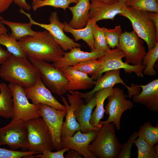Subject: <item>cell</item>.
I'll return each instance as SVG.
<instances>
[{"label": "cell", "mask_w": 158, "mask_h": 158, "mask_svg": "<svg viewBox=\"0 0 158 158\" xmlns=\"http://www.w3.org/2000/svg\"><path fill=\"white\" fill-rule=\"evenodd\" d=\"M126 97L123 90L118 87L113 88V93L107 98L108 102L104 109V113L109 116L105 121L100 120V125L113 122L116 130H120V121L123 114L133 106V103Z\"/></svg>", "instance_id": "obj_9"}, {"label": "cell", "mask_w": 158, "mask_h": 158, "mask_svg": "<svg viewBox=\"0 0 158 158\" xmlns=\"http://www.w3.org/2000/svg\"><path fill=\"white\" fill-rule=\"evenodd\" d=\"M28 58L54 63L58 62L65 52L47 30L37 31L34 35L18 40Z\"/></svg>", "instance_id": "obj_1"}, {"label": "cell", "mask_w": 158, "mask_h": 158, "mask_svg": "<svg viewBox=\"0 0 158 158\" xmlns=\"http://www.w3.org/2000/svg\"><path fill=\"white\" fill-rule=\"evenodd\" d=\"M93 35L95 50L106 52L110 49L106 42L102 28L99 27L96 23L94 27Z\"/></svg>", "instance_id": "obj_35"}, {"label": "cell", "mask_w": 158, "mask_h": 158, "mask_svg": "<svg viewBox=\"0 0 158 158\" xmlns=\"http://www.w3.org/2000/svg\"><path fill=\"white\" fill-rule=\"evenodd\" d=\"M155 150L156 153L158 155V145L157 144L156 145L154 146Z\"/></svg>", "instance_id": "obj_47"}, {"label": "cell", "mask_w": 158, "mask_h": 158, "mask_svg": "<svg viewBox=\"0 0 158 158\" xmlns=\"http://www.w3.org/2000/svg\"><path fill=\"white\" fill-rule=\"evenodd\" d=\"M26 96L32 104H46L59 110L66 111L64 105L60 103L53 95L51 91L43 84L40 78L32 86L25 89Z\"/></svg>", "instance_id": "obj_17"}, {"label": "cell", "mask_w": 158, "mask_h": 158, "mask_svg": "<svg viewBox=\"0 0 158 158\" xmlns=\"http://www.w3.org/2000/svg\"><path fill=\"white\" fill-rule=\"evenodd\" d=\"M66 94L68 101L73 109L75 116L80 127L82 133H86L90 130L98 131L100 128H95L90 124V121L93 109L96 106L95 94L86 104L77 91H69Z\"/></svg>", "instance_id": "obj_12"}, {"label": "cell", "mask_w": 158, "mask_h": 158, "mask_svg": "<svg viewBox=\"0 0 158 158\" xmlns=\"http://www.w3.org/2000/svg\"><path fill=\"white\" fill-rule=\"evenodd\" d=\"M7 29L2 24L0 25V36L3 34H6Z\"/></svg>", "instance_id": "obj_46"}, {"label": "cell", "mask_w": 158, "mask_h": 158, "mask_svg": "<svg viewBox=\"0 0 158 158\" xmlns=\"http://www.w3.org/2000/svg\"><path fill=\"white\" fill-rule=\"evenodd\" d=\"M28 59L37 70L43 84L51 92L60 96L66 93L68 81L59 69L46 61Z\"/></svg>", "instance_id": "obj_6"}, {"label": "cell", "mask_w": 158, "mask_h": 158, "mask_svg": "<svg viewBox=\"0 0 158 158\" xmlns=\"http://www.w3.org/2000/svg\"><path fill=\"white\" fill-rule=\"evenodd\" d=\"M38 0H33L32 4L36 2Z\"/></svg>", "instance_id": "obj_50"}, {"label": "cell", "mask_w": 158, "mask_h": 158, "mask_svg": "<svg viewBox=\"0 0 158 158\" xmlns=\"http://www.w3.org/2000/svg\"><path fill=\"white\" fill-rule=\"evenodd\" d=\"M142 91L138 95L133 96V102L143 105L149 111H158V79L145 85H139Z\"/></svg>", "instance_id": "obj_20"}, {"label": "cell", "mask_w": 158, "mask_h": 158, "mask_svg": "<svg viewBox=\"0 0 158 158\" xmlns=\"http://www.w3.org/2000/svg\"><path fill=\"white\" fill-rule=\"evenodd\" d=\"M0 45L5 46L7 50L14 56L22 59H28L18 41L10 35L6 34L1 35Z\"/></svg>", "instance_id": "obj_28"}, {"label": "cell", "mask_w": 158, "mask_h": 158, "mask_svg": "<svg viewBox=\"0 0 158 158\" xmlns=\"http://www.w3.org/2000/svg\"><path fill=\"white\" fill-rule=\"evenodd\" d=\"M35 153L29 151H20L0 147V158H20L29 157Z\"/></svg>", "instance_id": "obj_38"}, {"label": "cell", "mask_w": 158, "mask_h": 158, "mask_svg": "<svg viewBox=\"0 0 158 158\" xmlns=\"http://www.w3.org/2000/svg\"><path fill=\"white\" fill-rule=\"evenodd\" d=\"M8 86L12 95L14 107L13 119L25 122L41 117L39 106L29 102L23 87L18 84L11 83Z\"/></svg>", "instance_id": "obj_8"}, {"label": "cell", "mask_w": 158, "mask_h": 158, "mask_svg": "<svg viewBox=\"0 0 158 158\" xmlns=\"http://www.w3.org/2000/svg\"><path fill=\"white\" fill-rule=\"evenodd\" d=\"M38 105L41 117L46 123L51 135L54 149L57 151L60 150L62 148L61 130L66 111L58 110L45 104Z\"/></svg>", "instance_id": "obj_15"}, {"label": "cell", "mask_w": 158, "mask_h": 158, "mask_svg": "<svg viewBox=\"0 0 158 158\" xmlns=\"http://www.w3.org/2000/svg\"><path fill=\"white\" fill-rule=\"evenodd\" d=\"M3 19V18L0 15V25L2 24V23L1 22V20Z\"/></svg>", "instance_id": "obj_49"}, {"label": "cell", "mask_w": 158, "mask_h": 158, "mask_svg": "<svg viewBox=\"0 0 158 158\" xmlns=\"http://www.w3.org/2000/svg\"><path fill=\"white\" fill-rule=\"evenodd\" d=\"M113 122L102 125L88 149L97 157L117 158L121 147L116 137Z\"/></svg>", "instance_id": "obj_4"}, {"label": "cell", "mask_w": 158, "mask_h": 158, "mask_svg": "<svg viewBox=\"0 0 158 158\" xmlns=\"http://www.w3.org/2000/svg\"><path fill=\"white\" fill-rule=\"evenodd\" d=\"M101 65L100 61L97 59L82 61L73 66L75 69L91 76L100 68Z\"/></svg>", "instance_id": "obj_36"}, {"label": "cell", "mask_w": 158, "mask_h": 158, "mask_svg": "<svg viewBox=\"0 0 158 158\" xmlns=\"http://www.w3.org/2000/svg\"><path fill=\"white\" fill-rule=\"evenodd\" d=\"M149 18L153 22L158 33V13L148 12Z\"/></svg>", "instance_id": "obj_44"}, {"label": "cell", "mask_w": 158, "mask_h": 158, "mask_svg": "<svg viewBox=\"0 0 158 158\" xmlns=\"http://www.w3.org/2000/svg\"><path fill=\"white\" fill-rule=\"evenodd\" d=\"M1 22L10 28L11 31L10 35L17 40L27 36L34 35L37 32L32 29L33 24L30 22L23 23L9 21L3 19Z\"/></svg>", "instance_id": "obj_27"}, {"label": "cell", "mask_w": 158, "mask_h": 158, "mask_svg": "<svg viewBox=\"0 0 158 158\" xmlns=\"http://www.w3.org/2000/svg\"><path fill=\"white\" fill-rule=\"evenodd\" d=\"M19 12L26 16L33 25L39 26L47 31L51 35L56 42L65 51L70 50L74 47H80L81 44L67 36L63 30L64 25L59 20L57 13L53 12L49 17V24L40 23L34 20L31 15L20 8Z\"/></svg>", "instance_id": "obj_10"}, {"label": "cell", "mask_w": 158, "mask_h": 158, "mask_svg": "<svg viewBox=\"0 0 158 158\" xmlns=\"http://www.w3.org/2000/svg\"><path fill=\"white\" fill-rule=\"evenodd\" d=\"M12 54L3 49L0 45V65L7 60Z\"/></svg>", "instance_id": "obj_40"}, {"label": "cell", "mask_w": 158, "mask_h": 158, "mask_svg": "<svg viewBox=\"0 0 158 158\" xmlns=\"http://www.w3.org/2000/svg\"><path fill=\"white\" fill-rule=\"evenodd\" d=\"M14 3L20 8L27 11H30L31 8V6L28 4L25 0H13Z\"/></svg>", "instance_id": "obj_42"}, {"label": "cell", "mask_w": 158, "mask_h": 158, "mask_svg": "<svg viewBox=\"0 0 158 158\" xmlns=\"http://www.w3.org/2000/svg\"><path fill=\"white\" fill-rule=\"evenodd\" d=\"M125 4L140 11L158 13V0H129Z\"/></svg>", "instance_id": "obj_32"}, {"label": "cell", "mask_w": 158, "mask_h": 158, "mask_svg": "<svg viewBox=\"0 0 158 158\" xmlns=\"http://www.w3.org/2000/svg\"><path fill=\"white\" fill-rule=\"evenodd\" d=\"M67 152L64 156L66 158H82L81 155L76 151L70 149L66 151Z\"/></svg>", "instance_id": "obj_43"}, {"label": "cell", "mask_w": 158, "mask_h": 158, "mask_svg": "<svg viewBox=\"0 0 158 158\" xmlns=\"http://www.w3.org/2000/svg\"><path fill=\"white\" fill-rule=\"evenodd\" d=\"M97 133V131L90 130L83 133L79 130L73 136L61 137V147L73 149L84 158H97L88 147L90 143L95 139Z\"/></svg>", "instance_id": "obj_16"}, {"label": "cell", "mask_w": 158, "mask_h": 158, "mask_svg": "<svg viewBox=\"0 0 158 158\" xmlns=\"http://www.w3.org/2000/svg\"><path fill=\"white\" fill-rule=\"evenodd\" d=\"M78 0H38L32 4V7L35 11L38 9L46 6H49L55 8H61L65 11L72 3L76 4Z\"/></svg>", "instance_id": "obj_33"}, {"label": "cell", "mask_w": 158, "mask_h": 158, "mask_svg": "<svg viewBox=\"0 0 158 158\" xmlns=\"http://www.w3.org/2000/svg\"><path fill=\"white\" fill-rule=\"evenodd\" d=\"M5 145L13 150L20 148L27 149L24 121L13 119L8 124L0 128V147Z\"/></svg>", "instance_id": "obj_13"}, {"label": "cell", "mask_w": 158, "mask_h": 158, "mask_svg": "<svg viewBox=\"0 0 158 158\" xmlns=\"http://www.w3.org/2000/svg\"><path fill=\"white\" fill-rule=\"evenodd\" d=\"M61 97L66 108L65 120L62 124L61 137L72 136L75 132L80 130V126L75 116L72 107L69 105L65 97Z\"/></svg>", "instance_id": "obj_25"}, {"label": "cell", "mask_w": 158, "mask_h": 158, "mask_svg": "<svg viewBox=\"0 0 158 158\" xmlns=\"http://www.w3.org/2000/svg\"><path fill=\"white\" fill-rule=\"evenodd\" d=\"M91 3H96L109 5H113L119 2L120 0H90Z\"/></svg>", "instance_id": "obj_45"}, {"label": "cell", "mask_w": 158, "mask_h": 158, "mask_svg": "<svg viewBox=\"0 0 158 158\" xmlns=\"http://www.w3.org/2000/svg\"><path fill=\"white\" fill-rule=\"evenodd\" d=\"M0 116L6 119L13 118L14 107L11 91L5 83H0Z\"/></svg>", "instance_id": "obj_26"}, {"label": "cell", "mask_w": 158, "mask_h": 158, "mask_svg": "<svg viewBox=\"0 0 158 158\" xmlns=\"http://www.w3.org/2000/svg\"><path fill=\"white\" fill-rule=\"evenodd\" d=\"M0 76L9 83L19 85L25 89L33 86L40 78L37 70L30 60L12 54L1 64Z\"/></svg>", "instance_id": "obj_2"}, {"label": "cell", "mask_w": 158, "mask_h": 158, "mask_svg": "<svg viewBox=\"0 0 158 158\" xmlns=\"http://www.w3.org/2000/svg\"><path fill=\"white\" fill-rule=\"evenodd\" d=\"M128 0H120V1L125 4L126 3Z\"/></svg>", "instance_id": "obj_48"}, {"label": "cell", "mask_w": 158, "mask_h": 158, "mask_svg": "<svg viewBox=\"0 0 158 158\" xmlns=\"http://www.w3.org/2000/svg\"><path fill=\"white\" fill-rule=\"evenodd\" d=\"M119 15L130 21L133 30L139 37L145 42L148 51L155 47L158 43V33L148 12L138 10L126 5L123 12Z\"/></svg>", "instance_id": "obj_3"}, {"label": "cell", "mask_w": 158, "mask_h": 158, "mask_svg": "<svg viewBox=\"0 0 158 158\" xmlns=\"http://www.w3.org/2000/svg\"><path fill=\"white\" fill-rule=\"evenodd\" d=\"M138 136V132L135 131L130 136L126 142L121 145V148L117 158L131 157L132 146L134 141Z\"/></svg>", "instance_id": "obj_37"}, {"label": "cell", "mask_w": 158, "mask_h": 158, "mask_svg": "<svg viewBox=\"0 0 158 158\" xmlns=\"http://www.w3.org/2000/svg\"><path fill=\"white\" fill-rule=\"evenodd\" d=\"M96 23L93 20L89 19L86 26L82 28L75 29L72 28L66 22L63 23L64 32L71 33L75 41L82 40L85 41L90 48L91 51L95 50L93 29Z\"/></svg>", "instance_id": "obj_23"}, {"label": "cell", "mask_w": 158, "mask_h": 158, "mask_svg": "<svg viewBox=\"0 0 158 158\" xmlns=\"http://www.w3.org/2000/svg\"><path fill=\"white\" fill-rule=\"evenodd\" d=\"M158 59V43L154 48L148 51L142 59V64L145 67L142 72L143 75L152 76L157 75L154 66Z\"/></svg>", "instance_id": "obj_29"}, {"label": "cell", "mask_w": 158, "mask_h": 158, "mask_svg": "<svg viewBox=\"0 0 158 158\" xmlns=\"http://www.w3.org/2000/svg\"><path fill=\"white\" fill-rule=\"evenodd\" d=\"M149 145L154 146L158 142V126L154 127L148 121L141 125L138 132Z\"/></svg>", "instance_id": "obj_30"}, {"label": "cell", "mask_w": 158, "mask_h": 158, "mask_svg": "<svg viewBox=\"0 0 158 158\" xmlns=\"http://www.w3.org/2000/svg\"><path fill=\"white\" fill-rule=\"evenodd\" d=\"M59 69L68 81L67 91L87 90L95 84V81L87 74L75 69L73 66Z\"/></svg>", "instance_id": "obj_19"}, {"label": "cell", "mask_w": 158, "mask_h": 158, "mask_svg": "<svg viewBox=\"0 0 158 158\" xmlns=\"http://www.w3.org/2000/svg\"><path fill=\"white\" fill-rule=\"evenodd\" d=\"M126 5L125 3L120 1L113 5L91 3L89 19L96 22L109 19L113 20L116 16L123 12Z\"/></svg>", "instance_id": "obj_21"}, {"label": "cell", "mask_w": 158, "mask_h": 158, "mask_svg": "<svg viewBox=\"0 0 158 158\" xmlns=\"http://www.w3.org/2000/svg\"><path fill=\"white\" fill-rule=\"evenodd\" d=\"M113 92V87H111L99 90L95 93L96 107L92 113L90 121V124L93 127L98 128L101 127L102 125L99 124V122L104 116V102Z\"/></svg>", "instance_id": "obj_24"}, {"label": "cell", "mask_w": 158, "mask_h": 158, "mask_svg": "<svg viewBox=\"0 0 158 158\" xmlns=\"http://www.w3.org/2000/svg\"><path fill=\"white\" fill-rule=\"evenodd\" d=\"M134 142L138 149V158H158L154 146L147 143L143 138L138 136Z\"/></svg>", "instance_id": "obj_31"}, {"label": "cell", "mask_w": 158, "mask_h": 158, "mask_svg": "<svg viewBox=\"0 0 158 158\" xmlns=\"http://www.w3.org/2000/svg\"><path fill=\"white\" fill-rule=\"evenodd\" d=\"M69 149L66 148H62L55 152H52L50 150H45L42 153L38 154L36 156L33 155V158H64V153Z\"/></svg>", "instance_id": "obj_39"}, {"label": "cell", "mask_w": 158, "mask_h": 158, "mask_svg": "<svg viewBox=\"0 0 158 158\" xmlns=\"http://www.w3.org/2000/svg\"><path fill=\"white\" fill-rule=\"evenodd\" d=\"M123 51L118 47L112 49H110L106 52L105 55L97 59L101 63L100 68L91 75L93 79L97 80L106 71L114 70L123 69L125 73H134L138 76H143L142 71L144 68L143 65L134 66L123 62L122 59L125 57Z\"/></svg>", "instance_id": "obj_7"}, {"label": "cell", "mask_w": 158, "mask_h": 158, "mask_svg": "<svg viewBox=\"0 0 158 158\" xmlns=\"http://www.w3.org/2000/svg\"><path fill=\"white\" fill-rule=\"evenodd\" d=\"M80 47H74L70 51L65 52L62 57L57 62L52 64L55 67L60 68L73 66L80 62L86 61L96 60L104 56L105 52L95 50L90 52L82 51Z\"/></svg>", "instance_id": "obj_18"}, {"label": "cell", "mask_w": 158, "mask_h": 158, "mask_svg": "<svg viewBox=\"0 0 158 158\" xmlns=\"http://www.w3.org/2000/svg\"><path fill=\"white\" fill-rule=\"evenodd\" d=\"M121 69L109 71L95 81L93 89L86 93H81L77 91L80 97L85 99L87 103L92 99L95 93L97 91L110 87H113L117 84L121 83L124 85L128 91V97H131L138 95L140 93V87L138 85L131 84L129 87L125 83L121 78Z\"/></svg>", "instance_id": "obj_14"}, {"label": "cell", "mask_w": 158, "mask_h": 158, "mask_svg": "<svg viewBox=\"0 0 158 158\" xmlns=\"http://www.w3.org/2000/svg\"><path fill=\"white\" fill-rule=\"evenodd\" d=\"M26 130L27 149L37 154L45 150L54 149L51 135L45 121L41 117L25 122Z\"/></svg>", "instance_id": "obj_5"}, {"label": "cell", "mask_w": 158, "mask_h": 158, "mask_svg": "<svg viewBox=\"0 0 158 158\" xmlns=\"http://www.w3.org/2000/svg\"><path fill=\"white\" fill-rule=\"evenodd\" d=\"M0 91H1V88H0Z\"/></svg>", "instance_id": "obj_51"}, {"label": "cell", "mask_w": 158, "mask_h": 158, "mask_svg": "<svg viewBox=\"0 0 158 158\" xmlns=\"http://www.w3.org/2000/svg\"><path fill=\"white\" fill-rule=\"evenodd\" d=\"M13 1V0H0V14L6 11Z\"/></svg>", "instance_id": "obj_41"}, {"label": "cell", "mask_w": 158, "mask_h": 158, "mask_svg": "<svg viewBox=\"0 0 158 158\" xmlns=\"http://www.w3.org/2000/svg\"><path fill=\"white\" fill-rule=\"evenodd\" d=\"M143 43V40L133 30L122 33L118 47L125 53V63L134 66L142 65V59L147 53Z\"/></svg>", "instance_id": "obj_11"}, {"label": "cell", "mask_w": 158, "mask_h": 158, "mask_svg": "<svg viewBox=\"0 0 158 158\" xmlns=\"http://www.w3.org/2000/svg\"><path fill=\"white\" fill-rule=\"evenodd\" d=\"M106 42L109 48L114 49L118 47L120 37L123 33L120 25L112 29L102 27Z\"/></svg>", "instance_id": "obj_34"}, {"label": "cell", "mask_w": 158, "mask_h": 158, "mask_svg": "<svg viewBox=\"0 0 158 158\" xmlns=\"http://www.w3.org/2000/svg\"><path fill=\"white\" fill-rule=\"evenodd\" d=\"M90 1V0H78L75 5L68 7L72 14V17L68 24L72 28L80 29L86 26L89 19V11L91 5Z\"/></svg>", "instance_id": "obj_22"}]
</instances>
